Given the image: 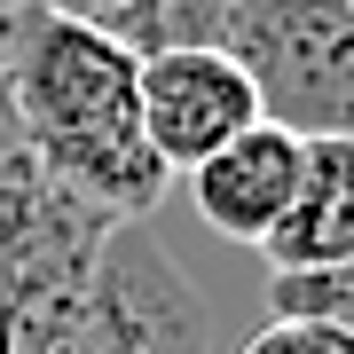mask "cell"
<instances>
[{"mask_svg":"<svg viewBox=\"0 0 354 354\" xmlns=\"http://www.w3.org/2000/svg\"><path fill=\"white\" fill-rule=\"evenodd\" d=\"M102 228H111V213H95L71 189H55L39 174V158L16 142L8 102H0V354H8V330L24 315V299L39 283H55Z\"/></svg>","mask_w":354,"mask_h":354,"instance_id":"277c9868","label":"cell"},{"mask_svg":"<svg viewBox=\"0 0 354 354\" xmlns=\"http://www.w3.org/2000/svg\"><path fill=\"white\" fill-rule=\"evenodd\" d=\"M8 354H213V307L150 221H111L24 299Z\"/></svg>","mask_w":354,"mask_h":354,"instance_id":"7a4b0ae2","label":"cell"},{"mask_svg":"<svg viewBox=\"0 0 354 354\" xmlns=\"http://www.w3.org/2000/svg\"><path fill=\"white\" fill-rule=\"evenodd\" d=\"M0 102L55 189L111 221H158L174 165L142 134V55L32 0H0Z\"/></svg>","mask_w":354,"mask_h":354,"instance_id":"6da1fadb","label":"cell"},{"mask_svg":"<svg viewBox=\"0 0 354 354\" xmlns=\"http://www.w3.org/2000/svg\"><path fill=\"white\" fill-rule=\"evenodd\" d=\"M236 354H354V339H339L330 323H299V315H268Z\"/></svg>","mask_w":354,"mask_h":354,"instance_id":"30bf717a","label":"cell"},{"mask_svg":"<svg viewBox=\"0 0 354 354\" xmlns=\"http://www.w3.org/2000/svg\"><path fill=\"white\" fill-rule=\"evenodd\" d=\"M268 268H339L354 260V134H307L299 189L260 244Z\"/></svg>","mask_w":354,"mask_h":354,"instance_id":"52a82bcc","label":"cell"},{"mask_svg":"<svg viewBox=\"0 0 354 354\" xmlns=\"http://www.w3.org/2000/svg\"><path fill=\"white\" fill-rule=\"evenodd\" d=\"M48 16H71V24L102 32L127 55H165V48H205L221 39V0H32Z\"/></svg>","mask_w":354,"mask_h":354,"instance_id":"ba28073f","label":"cell"},{"mask_svg":"<svg viewBox=\"0 0 354 354\" xmlns=\"http://www.w3.org/2000/svg\"><path fill=\"white\" fill-rule=\"evenodd\" d=\"M346 8H354V0H346Z\"/></svg>","mask_w":354,"mask_h":354,"instance_id":"8fae6325","label":"cell"},{"mask_svg":"<svg viewBox=\"0 0 354 354\" xmlns=\"http://www.w3.org/2000/svg\"><path fill=\"white\" fill-rule=\"evenodd\" d=\"M221 48L252 79L260 118H276L291 134H354L346 0H221Z\"/></svg>","mask_w":354,"mask_h":354,"instance_id":"3957f363","label":"cell"},{"mask_svg":"<svg viewBox=\"0 0 354 354\" xmlns=\"http://www.w3.org/2000/svg\"><path fill=\"white\" fill-rule=\"evenodd\" d=\"M252 118H260V95H252V79L236 71V55L221 39L165 48V55L142 64V134H150V150L174 174L205 165L221 142H236L252 127Z\"/></svg>","mask_w":354,"mask_h":354,"instance_id":"5b68a950","label":"cell"},{"mask_svg":"<svg viewBox=\"0 0 354 354\" xmlns=\"http://www.w3.org/2000/svg\"><path fill=\"white\" fill-rule=\"evenodd\" d=\"M268 315L330 323L339 339H354V260H339V268H268Z\"/></svg>","mask_w":354,"mask_h":354,"instance_id":"9c48e42d","label":"cell"},{"mask_svg":"<svg viewBox=\"0 0 354 354\" xmlns=\"http://www.w3.org/2000/svg\"><path fill=\"white\" fill-rule=\"evenodd\" d=\"M299 150L307 134L276 127V118H252L236 142H221L205 165H189V197H197V221L228 244H268V228L283 221L291 189H299Z\"/></svg>","mask_w":354,"mask_h":354,"instance_id":"8992f818","label":"cell"}]
</instances>
